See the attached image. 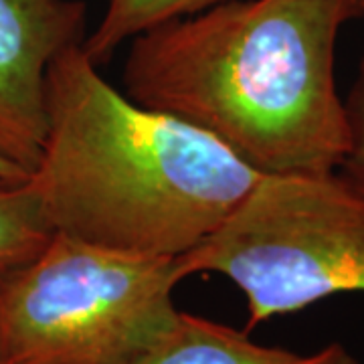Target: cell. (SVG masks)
I'll list each match as a JSON object with an SVG mask.
<instances>
[{
    "label": "cell",
    "mask_w": 364,
    "mask_h": 364,
    "mask_svg": "<svg viewBox=\"0 0 364 364\" xmlns=\"http://www.w3.org/2000/svg\"><path fill=\"white\" fill-rule=\"evenodd\" d=\"M225 0H107L97 26L83 41V51L95 65L107 63L122 43L152 26L200 13Z\"/></svg>",
    "instance_id": "52a82bcc"
},
{
    "label": "cell",
    "mask_w": 364,
    "mask_h": 364,
    "mask_svg": "<svg viewBox=\"0 0 364 364\" xmlns=\"http://www.w3.org/2000/svg\"><path fill=\"white\" fill-rule=\"evenodd\" d=\"M28 176H31V172H28L25 166H21V164L13 162L11 158H4L0 154V178H2V181L23 182L26 181Z\"/></svg>",
    "instance_id": "30bf717a"
},
{
    "label": "cell",
    "mask_w": 364,
    "mask_h": 364,
    "mask_svg": "<svg viewBox=\"0 0 364 364\" xmlns=\"http://www.w3.org/2000/svg\"><path fill=\"white\" fill-rule=\"evenodd\" d=\"M178 257L55 233L0 273V364H134L174 324Z\"/></svg>",
    "instance_id": "3957f363"
},
{
    "label": "cell",
    "mask_w": 364,
    "mask_h": 364,
    "mask_svg": "<svg viewBox=\"0 0 364 364\" xmlns=\"http://www.w3.org/2000/svg\"><path fill=\"white\" fill-rule=\"evenodd\" d=\"M247 298V330L338 294H364V195L336 172L263 174L223 225L178 257Z\"/></svg>",
    "instance_id": "277c9868"
},
{
    "label": "cell",
    "mask_w": 364,
    "mask_h": 364,
    "mask_svg": "<svg viewBox=\"0 0 364 364\" xmlns=\"http://www.w3.org/2000/svg\"><path fill=\"white\" fill-rule=\"evenodd\" d=\"M348 117V148L340 162V176L364 195V55L344 100Z\"/></svg>",
    "instance_id": "9c48e42d"
},
{
    "label": "cell",
    "mask_w": 364,
    "mask_h": 364,
    "mask_svg": "<svg viewBox=\"0 0 364 364\" xmlns=\"http://www.w3.org/2000/svg\"><path fill=\"white\" fill-rule=\"evenodd\" d=\"M263 174L205 130L136 104L83 51L47 73V132L28 176L55 229L97 247L181 257Z\"/></svg>",
    "instance_id": "7a4b0ae2"
},
{
    "label": "cell",
    "mask_w": 364,
    "mask_h": 364,
    "mask_svg": "<svg viewBox=\"0 0 364 364\" xmlns=\"http://www.w3.org/2000/svg\"><path fill=\"white\" fill-rule=\"evenodd\" d=\"M364 0H225L132 39L126 95L259 174L336 172L348 148L336 43Z\"/></svg>",
    "instance_id": "6da1fadb"
},
{
    "label": "cell",
    "mask_w": 364,
    "mask_h": 364,
    "mask_svg": "<svg viewBox=\"0 0 364 364\" xmlns=\"http://www.w3.org/2000/svg\"><path fill=\"white\" fill-rule=\"evenodd\" d=\"M55 235L28 178H0V273L35 259Z\"/></svg>",
    "instance_id": "ba28073f"
},
{
    "label": "cell",
    "mask_w": 364,
    "mask_h": 364,
    "mask_svg": "<svg viewBox=\"0 0 364 364\" xmlns=\"http://www.w3.org/2000/svg\"><path fill=\"white\" fill-rule=\"evenodd\" d=\"M81 0H0V154L37 166L47 132V73L85 41Z\"/></svg>",
    "instance_id": "5b68a950"
},
{
    "label": "cell",
    "mask_w": 364,
    "mask_h": 364,
    "mask_svg": "<svg viewBox=\"0 0 364 364\" xmlns=\"http://www.w3.org/2000/svg\"><path fill=\"white\" fill-rule=\"evenodd\" d=\"M134 364H360L334 342L314 354L261 346L247 332L178 312L168 332Z\"/></svg>",
    "instance_id": "8992f818"
}]
</instances>
